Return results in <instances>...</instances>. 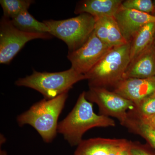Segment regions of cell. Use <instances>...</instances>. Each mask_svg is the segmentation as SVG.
I'll list each match as a JSON object with an SVG mask.
<instances>
[{
  "mask_svg": "<svg viewBox=\"0 0 155 155\" xmlns=\"http://www.w3.org/2000/svg\"><path fill=\"white\" fill-rule=\"evenodd\" d=\"M153 46L154 48V49L155 50V36L154 40L153 43Z\"/></svg>",
  "mask_w": 155,
  "mask_h": 155,
  "instance_id": "obj_26",
  "label": "cell"
},
{
  "mask_svg": "<svg viewBox=\"0 0 155 155\" xmlns=\"http://www.w3.org/2000/svg\"><path fill=\"white\" fill-rule=\"evenodd\" d=\"M115 92L137 105L155 94V77L148 78H126L114 88Z\"/></svg>",
  "mask_w": 155,
  "mask_h": 155,
  "instance_id": "obj_9",
  "label": "cell"
},
{
  "mask_svg": "<svg viewBox=\"0 0 155 155\" xmlns=\"http://www.w3.org/2000/svg\"><path fill=\"white\" fill-rule=\"evenodd\" d=\"M122 0H84L78 2L74 13H86L94 17H114L122 6Z\"/></svg>",
  "mask_w": 155,
  "mask_h": 155,
  "instance_id": "obj_12",
  "label": "cell"
},
{
  "mask_svg": "<svg viewBox=\"0 0 155 155\" xmlns=\"http://www.w3.org/2000/svg\"><path fill=\"white\" fill-rule=\"evenodd\" d=\"M124 126L127 127L131 132L143 137L155 149V129L131 111L128 112L127 120Z\"/></svg>",
  "mask_w": 155,
  "mask_h": 155,
  "instance_id": "obj_17",
  "label": "cell"
},
{
  "mask_svg": "<svg viewBox=\"0 0 155 155\" xmlns=\"http://www.w3.org/2000/svg\"><path fill=\"white\" fill-rule=\"evenodd\" d=\"M85 97L89 101L98 106L100 115L116 118L123 126L127 118V110H132L135 107L132 102L103 87H89L85 91Z\"/></svg>",
  "mask_w": 155,
  "mask_h": 155,
  "instance_id": "obj_7",
  "label": "cell"
},
{
  "mask_svg": "<svg viewBox=\"0 0 155 155\" xmlns=\"http://www.w3.org/2000/svg\"><path fill=\"white\" fill-rule=\"evenodd\" d=\"M130 63V44L112 48L84 75L89 86L114 88L124 79Z\"/></svg>",
  "mask_w": 155,
  "mask_h": 155,
  "instance_id": "obj_3",
  "label": "cell"
},
{
  "mask_svg": "<svg viewBox=\"0 0 155 155\" xmlns=\"http://www.w3.org/2000/svg\"><path fill=\"white\" fill-rule=\"evenodd\" d=\"M11 19L16 28L24 32L50 34V29L48 25L44 22L37 20L28 11L23 12Z\"/></svg>",
  "mask_w": 155,
  "mask_h": 155,
  "instance_id": "obj_16",
  "label": "cell"
},
{
  "mask_svg": "<svg viewBox=\"0 0 155 155\" xmlns=\"http://www.w3.org/2000/svg\"><path fill=\"white\" fill-rule=\"evenodd\" d=\"M126 140L100 137L83 140L78 146L74 155H110Z\"/></svg>",
  "mask_w": 155,
  "mask_h": 155,
  "instance_id": "obj_14",
  "label": "cell"
},
{
  "mask_svg": "<svg viewBox=\"0 0 155 155\" xmlns=\"http://www.w3.org/2000/svg\"><path fill=\"white\" fill-rule=\"evenodd\" d=\"M115 126V121L110 117L94 113L93 104L87 99L83 91L72 110L58 123V133L62 134L71 146H78L83 140L84 134L91 128Z\"/></svg>",
  "mask_w": 155,
  "mask_h": 155,
  "instance_id": "obj_1",
  "label": "cell"
},
{
  "mask_svg": "<svg viewBox=\"0 0 155 155\" xmlns=\"http://www.w3.org/2000/svg\"><path fill=\"white\" fill-rule=\"evenodd\" d=\"M49 33H28L16 28L11 19L3 16L0 21V64H8L26 43L35 39H49Z\"/></svg>",
  "mask_w": 155,
  "mask_h": 155,
  "instance_id": "obj_6",
  "label": "cell"
},
{
  "mask_svg": "<svg viewBox=\"0 0 155 155\" xmlns=\"http://www.w3.org/2000/svg\"><path fill=\"white\" fill-rule=\"evenodd\" d=\"M94 31L97 37L111 48L128 43L123 37L114 17H95Z\"/></svg>",
  "mask_w": 155,
  "mask_h": 155,
  "instance_id": "obj_11",
  "label": "cell"
},
{
  "mask_svg": "<svg viewBox=\"0 0 155 155\" xmlns=\"http://www.w3.org/2000/svg\"><path fill=\"white\" fill-rule=\"evenodd\" d=\"M83 80H86L85 75L78 73L71 67L66 71L55 72L34 70L31 75L19 78L15 84L35 90L45 99L49 100L68 92L75 84Z\"/></svg>",
  "mask_w": 155,
  "mask_h": 155,
  "instance_id": "obj_4",
  "label": "cell"
},
{
  "mask_svg": "<svg viewBox=\"0 0 155 155\" xmlns=\"http://www.w3.org/2000/svg\"><path fill=\"white\" fill-rule=\"evenodd\" d=\"M130 144L131 141L126 140L124 143L115 149L110 155H131Z\"/></svg>",
  "mask_w": 155,
  "mask_h": 155,
  "instance_id": "obj_22",
  "label": "cell"
},
{
  "mask_svg": "<svg viewBox=\"0 0 155 155\" xmlns=\"http://www.w3.org/2000/svg\"><path fill=\"white\" fill-rule=\"evenodd\" d=\"M1 155H7L5 152L4 151L1 150Z\"/></svg>",
  "mask_w": 155,
  "mask_h": 155,
  "instance_id": "obj_25",
  "label": "cell"
},
{
  "mask_svg": "<svg viewBox=\"0 0 155 155\" xmlns=\"http://www.w3.org/2000/svg\"><path fill=\"white\" fill-rule=\"evenodd\" d=\"M155 36V22L148 23L137 32L129 43L130 63L153 45Z\"/></svg>",
  "mask_w": 155,
  "mask_h": 155,
  "instance_id": "obj_15",
  "label": "cell"
},
{
  "mask_svg": "<svg viewBox=\"0 0 155 155\" xmlns=\"http://www.w3.org/2000/svg\"><path fill=\"white\" fill-rule=\"evenodd\" d=\"M49 28L50 34L64 41L68 52L75 51L85 43L94 30L95 18L83 13L73 18L44 20Z\"/></svg>",
  "mask_w": 155,
  "mask_h": 155,
  "instance_id": "obj_5",
  "label": "cell"
},
{
  "mask_svg": "<svg viewBox=\"0 0 155 155\" xmlns=\"http://www.w3.org/2000/svg\"><path fill=\"white\" fill-rule=\"evenodd\" d=\"M154 5L155 8V1H153Z\"/></svg>",
  "mask_w": 155,
  "mask_h": 155,
  "instance_id": "obj_27",
  "label": "cell"
},
{
  "mask_svg": "<svg viewBox=\"0 0 155 155\" xmlns=\"http://www.w3.org/2000/svg\"><path fill=\"white\" fill-rule=\"evenodd\" d=\"M155 77V50L153 45L130 63L124 79Z\"/></svg>",
  "mask_w": 155,
  "mask_h": 155,
  "instance_id": "obj_13",
  "label": "cell"
},
{
  "mask_svg": "<svg viewBox=\"0 0 155 155\" xmlns=\"http://www.w3.org/2000/svg\"><path fill=\"white\" fill-rule=\"evenodd\" d=\"M65 93L51 99H44L35 103L18 116L20 126L29 125L38 132L43 140L51 142L58 133V119L68 97Z\"/></svg>",
  "mask_w": 155,
  "mask_h": 155,
  "instance_id": "obj_2",
  "label": "cell"
},
{
  "mask_svg": "<svg viewBox=\"0 0 155 155\" xmlns=\"http://www.w3.org/2000/svg\"><path fill=\"white\" fill-rule=\"evenodd\" d=\"M131 111L142 120L155 115V94L143 101Z\"/></svg>",
  "mask_w": 155,
  "mask_h": 155,
  "instance_id": "obj_19",
  "label": "cell"
},
{
  "mask_svg": "<svg viewBox=\"0 0 155 155\" xmlns=\"http://www.w3.org/2000/svg\"><path fill=\"white\" fill-rule=\"evenodd\" d=\"M130 152L131 155H154L144 147L132 142L130 144Z\"/></svg>",
  "mask_w": 155,
  "mask_h": 155,
  "instance_id": "obj_21",
  "label": "cell"
},
{
  "mask_svg": "<svg viewBox=\"0 0 155 155\" xmlns=\"http://www.w3.org/2000/svg\"><path fill=\"white\" fill-rule=\"evenodd\" d=\"M122 6L126 8L133 9L151 15L155 13L153 1L151 0H125L122 2Z\"/></svg>",
  "mask_w": 155,
  "mask_h": 155,
  "instance_id": "obj_20",
  "label": "cell"
},
{
  "mask_svg": "<svg viewBox=\"0 0 155 155\" xmlns=\"http://www.w3.org/2000/svg\"><path fill=\"white\" fill-rule=\"evenodd\" d=\"M112 48L99 38L94 31L85 43L75 51L68 52L67 57L72 68L85 75Z\"/></svg>",
  "mask_w": 155,
  "mask_h": 155,
  "instance_id": "obj_8",
  "label": "cell"
},
{
  "mask_svg": "<svg viewBox=\"0 0 155 155\" xmlns=\"http://www.w3.org/2000/svg\"><path fill=\"white\" fill-rule=\"evenodd\" d=\"M34 2L32 0H1L0 4L2 8L4 16L12 19L19 14L28 11Z\"/></svg>",
  "mask_w": 155,
  "mask_h": 155,
  "instance_id": "obj_18",
  "label": "cell"
},
{
  "mask_svg": "<svg viewBox=\"0 0 155 155\" xmlns=\"http://www.w3.org/2000/svg\"><path fill=\"white\" fill-rule=\"evenodd\" d=\"M6 141V139L5 136L2 134H1V144H3Z\"/></svg>",
  "mask_w": 155,
  "mask_h": 155,
  "instance_id": "obj_24",
  "label": "cell"
},
{
  "mask_svg": "<svg viewBox=\"0 0 155 155\" xmlns=\"http://www.w3.org/2000/svg\"><path fill=\"white\" fill-rule=\"evenodd\" d=\"M114 17L123 37L128 43L143 26L155 22V15L126 8L122 6Z\"/></svg>",
  "mask_w": 155,
  "mask_h": 155,
  "instance_id": "obj_10",
  "label": "cell"
},
{
  "mask_svg": "<svg viewBox=\"0 0 155 155\" xmlns=\"http://www.w3.org/2000/svg\"><path fill=\"white\" fill-rule=\"evenodd\" d=\"M142 120L145 122L146 123H147L148 125L151 126L155 130V115L150 117L148 119Z\"/></svg>",
  "mask_w": 155,
  "mask_h": 155,
  "instance_id": "obj_23",
  "label": "cell"
}]
</instances>
